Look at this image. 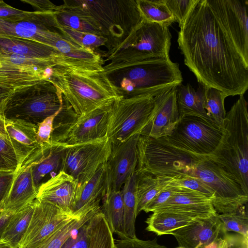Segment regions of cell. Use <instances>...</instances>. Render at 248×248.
Here are the masks:
<instances>
[{"label": "cell", "mask_w": 248, "mask_h": 248, "mask_svg": "<svg viewBox=\"0 0 248 248\" xmlns=\"http://www.w3.org/2000/svg\"><path fill=\"white\" fill-rule=\"evenodd\" d=\"M184 62L199 83L227 97L248 88V62L215 17L207 0H197L180 27L177 39Z\"/></svg>", "instance_id": "cell-1"}, {"label": "cell", "mask_w": 248, "mask_h": 248, "mask_svg": "<svg viewBox=\"0 0 248 248\" xmlns=\"http://www.w3.org/2000/svg\"><path fill=\"white\" fill-rule=\"evenodd\" d=\"M48 81L61 93L64 101L78 115L112 103L122 92L103 71L84 70L56 66Z\"/></svg>", "instance_id": "cell-2"}, {"label": "cell", "mask_w": 248, "mask_h": 248, "mask_svg": "<svg viewBox=\"0 0 248 248\" xmlns=\"http://www.w3.org/2000/svg\"><path fill=\"white\" fill-rule=\"evenodd\" d=\"M126 35L108 51L110 62L103 67L108 76L146 60L169 58L171 35L168 27L142 19Z\"/></svg>", "instance_id": "cell-3"}, {"label": "cell", "mask_w": 248, "mask_h": 248, "mask_svg": "<svg viewBox=\"0 0 248 248\" xmlns=\"http://www.w3.org/2000/svg\"><path fill=\"white\" fill-rule=\"evenodd\" d=\"M226 114L225 134L214 155L209 158L232 175L248 194V113L244 95Z\"/></svg>", "instance_id": "cell-4"}, {"label": "cell", "mask_w": 248, "mask_h": 248, "mask_svg": "<svg viewBox=\"0 0 248 248\" xmlns=\"http://www.w3.org/2000/svg\"><path fill=\"white\" fill-rule=\"evenodd\" d=\"M137 151L136 174L147 173L166 180L188 175L203 159L174 147L166 137L140 135Z\"/></svg>", "instance_id": "cell-5"}, {"label": "cell", "mask_w": 248, "mask_h": 248, "mask_svg": "<svg viewBox=\"0 0 248 248\" xmlns=\"http://www.w3.org/2000/svg\"><path fill=\"white\" fill-rule=\"evenodd\" d=\"M64 104L61 93L50 82L43 80L14 92L7 101L1 115L37 125L61 110Z\"/></svg>", "instance_id": "cell-6"}, {"label": "cell", "mask_w": 248, "mask_h": 248, "mask_svg": "<svg viewBox=\"0 0 248 248\" xmlns=\"http://www.w3.org/2000/svg\"><path fill=\"white\" fill-rule=\"evenodd\" d=\"M155 104V97L148 95L116 98L111 106L107 127V137L112 144L140 134L151 120Z\"/></svg>", "instance_id": "cell-7"}, {"label": "cell", "mask_w": 248, "mask_h": 248, "mask_svg": "<svg viewBox=\"0 0 248 248\" xmlns=\"http://www.w3.org/2000/svg\"><path fill=\"white\" fill-rule=\"evenodd\" d=\"M225 134L224 128L195 116L180 118L171 134L166 137L174 147L202 158H210Z\"/></svg>", "instance_id": "cell-8"}, {"label": "cell", "mask_w": 248, "mask_h": 248, "mask_svg": "<svg viewBox=\"0 0 248 248\" xmlns=\"http://www.w3.org/2000/svg\"><path fill=\"white\" fill-rule=\"evenodd\" d=\"M188 175L199 178L212 190V202L217 214L234 212L248 202V194L233 176L209 158L199 161Z\"/></svg>", "instance_id": "cell-9"}, {"label": "cell", "mask_w": 248, "mask_h": 248, "mask_svg": "<svg viewBox=\"0 0 248 248\" xmlns=\"http://www.w3.org/2000/svg\"><path fill=\"white\" fill-rule=\"evenodd\" d=\"M112 143L107 137L69 145L62 159L61 171L74 177L78 186L89 180L110 156Z\"/></svg>", "instance_id": "cell-10"}, {"label": "cell", "mask_w": 248, "mask_h": 248, "mask_svg": "<svg viewBox=\"0 0 248 248\" xmlns=\"http://www.w3.org/2000/svg\"><path fill=\"white\" fill-rule=\"evenodd\" d=\"M34 210L27 229L17 248H23L39 242L60 227L75 219L82 217L100 204L84 207L76 212L51 202L36 199Z\"/></svg>", "instance_id": "cell-11"}, {"label": "cell", "mask_w": 248, "mask_h": 248, "mask_svg": "<svg viewBox=\"0 0 248 248\" xmlns=\"http://www.w3.org/2000/svg\"><path fill=\"white\" fill-rule=\"evenodd\" d=\"M215 17L248 62V0H207Z\"/></svg>", "instance_id": "cell-12"}, {"label": "cell", "mask_w": 248, "mask_h": 248, "mask_svg": "<svg viewBox=\"0 0 248 248\" xmlns=\"http://www.w3.org/2000/svg\"><path fill=\"white\" fill-rule=\"evenodd\" d=\"M52 13L17 21L0 20V34L32 40L53 47L63 37Z\"/></svg>", "instance_id": "cell-13"}, {"label": "cell", "mask_w": 248, "mask_h": 248, "mask_svg": "<svg viewBox=\"0 0 248 248\" xmlns=\"http://www.w3.org/2000/svg\"><path fill=\"white\" fill-rule=\"evenodd\" d=\"M112 103L78 116L54 141L72 145L106 137L108 118Z\"/></svg>", "instance_id": "cell-14"}, {"label": "cell", "mask_w": 248, "mask_h": 248, "mask_svg": "<svg viewBox=\"0 0 248 248\" xmlns=\"http://www.w3.org/2000/svg\"><path fill=\"white\" fill-rule=\"evenodd\" d=\"M139 136L140 134H137L124 142L112 144L111 154L107 162L108 191L121 190L126 180L136 172Z\"/></svg>", "instance_id": "cell-15"}, {"label": "cell", "mask_w": 248, "mask_h": 248, "mask_svg": "<svg viewBox=\"0 0 248 248\" xmlns=\"http://www.w3.org/2000/svg\"><path fill=\"white\" fill-rule=\"evenodd\" d=\"M68 144L51 141L33 150L22 163L31 170L34 185L38 190L41 184L61 171L64 152Z\"/></svg>", "instance_id": "cell-16"}, {"label": "cell", "mask_w": 248, "mask_h": 248, "mask_svg": "<svg viewBox=\"0 0 248 248\" xmlns=\"http://www.w3.org/2000/svg\"><path fill=\"white\" fill-rule=\"evenodd\" d=\"M177 86L155 97L153 115L140 135L159 138L171 134L180 120L176 102Z\"/></svg>", "instance_id": "cell-17"}, {"label": "cell", "mask_w": 248, "mask_h": 248, "mask_svg": "<svg viewBox=\"0 0 248 248\" xmlns=\"http://www.w3.org/2000/svg\"><path fill=\"white\" fill-rule=\"evenodd\" d=\"M177 187L174 193L154 212H177L199 218L208 217L217 213L211 198L195 190Z\"/></svg>", "instance_id": "cell-18"}, {"label": "cell", "mask_w": 248, "mask_h": 248, "mask_svg": "<svg viewBox=\"0 0 248 248\" xmlns=\"http://www.w3.org/2000/svg\"><path fill=\"white\" fill-rule=\"evenodd\" d=\"M221 233V222L217 213L208 217L198 218L173 231L172 235L179 247L197 248L216 241Z\"/></svg>", "instance_id": "cell-19"}, {"label": "cell", "mask_w": 248, "mask_h": 248, "mask_svg": "<svg viewBox=\"0 0 248 248\" xmlns=\"http://www.w3.org/2000/svg\"><path fill=\"white\" fill-rule=\"evenodd\" d=\"M53 13L58 25L107 37L108 33L100 22L78 1H64Z\"/></svg>", "instance_id": "cell-20"}, {"label": "cell", "mask_w": 248, "mask_h": 248, "mask_svg": "<svg viewBox=\"0 0 248 248\" xmlns=\"http://www.w3.org/2000/svg\"><path fill=\"white\" fill-rule=\"evenodd\" d=\"M78 188V182L74 177L60 171L40 185L36 199L51 202L73 212Z\"/></svg>", "instance_id": "cell-21"}, {"label": "cell", "mask_w": 248, "mask_h": 248, "mask_svg": "<svg viewBox=\"0 0 248 248\" xmlns=\"http://www.w3.org/2000/svg\"><path fill=\"white\" fill-rule=\"evenodd\" d=\"M0 52L55 61L57 66L63 64L62 54L54 47L28 39L0 34Z\"/></svg>", "instance_id": "cell-22"}, {"label": "cell", "mask_w": 248, "mask_h": 248, "mask_svg": "<svg viewBox=\"0 0 248 248\" xmlns=\"http://www.w3.org/2000/svg\"><path fill=\"white\" fill-rule=\"evenodd\" d=\"M78 2L100 22L108 34L110 33L114 35L117 30L123 34L124 28L129 32L136 26L126 22L123 16H125L126 13L124 10L121 11L127 4L124 5V4L110 3V1L79 0Z\"/></svg>", "instance_id": "cell-23"}, {"label": "cell", "mask_w": 248, "mask_h": 248, "mask_svg": "<svg viewBox=\"0 0 248 248\" xmlns=\"http://www.w3.org/2000/svg\"><path fill=\"white\" fill-rule=\"evenodd\" d=\"M37 193L30 167L22 163L16 171L10 192L3 203V208L12 213L16 212L33 202Z\"/></svg>", "instance_id": "cell-24"}, {"label": "cell", "mask_w": 248, "mask_h": 248, "mask_svg": "<svg viewBox=\"0 0 248 248\" xmlns=\"http://www.w3.org/2000/svg\"><path fill=\"white\" fill-rule=\"evenodd\" d=\"M206 86L199 83L196 90L189 84L178 85L176 89V102L180 118L195 116L212 122L203 106Z\"/></svg>", "instance_id": "cell-25"}, {"label": "cell", "mask_w": 248, "mask_h": 248, "mask_svg": "<svg viewBox=\"0 0 248 248\" xmlns=\"http://www.w3.org/2000/svg\"><path fill=\"white\" fill-rule=\"evenodd\" d=\"M108 189L107 162L102 164L87 181L78 186L73 208L76 212L86 206L100 204Z\"/></svg>", "instance_id": "cell-26"}, {"label": "cell", "mask_w": 248, "mask_h": 248, "mask_svg": "<svg viewBox=\"0 0 248 248\" xmlns=\"http://www.w3.org/2000/svg\"><path fill=\"white\" fill-rule=\"evenodd\" d=\"M199 218L186 214L172 211L153 212L145 221L146 230L157 235L172 234L173 231Z\"/></svg>", "instance_id": "cell-27"}, {"label": "cell", "mask_w": 248, "mask_h": 248, "mask_svg": "<svg viewBox=\"0 0 248 248\" xmlns=\"http://www.w3.org/2000/svg\"><path fill=\"white\" fill-rule=\"evenodd\" d=\"M30 154L8 134L0 114V170L16 171Z\"/></svg>", "instance_id": "cell-28"}, {"label": "cell", "mask_w": 248, "mask_h": 248, "mask_svg": "<svg viewBox=\"0 0 248 248\" xmlns=\"http://www.w3.org/2000/svg\"><path fill=\"white\" fill-rule=\"evenodd\" d=\"M44 74L24 70L1 63L0 68V87L16 92L34 85L43 80L48 81Z\"/></svg>", "instance_id": "cell-29"}, {"label": "cell", "mask_w": 248, "mask_h": 248, "mask_svg": "<svg viewBox=\"0 0 248 248\" xmlns=\"http://www.w3.org/2000/svg\"><path fill=\"white\" fill-rule=\"evenodd\" d=\"M101 210V206L95 207L81 217L65 224L46 238L23 248H61L72 235Z\"/></svg>", "instance_id": "cell-30"}, {"label": "cell", "mask_w": 248, "mask_h": 248, "mask_svg": "<svg viewBox=\"0 0 248 248\" xmlns=\"http://www.w3.org/2000/svg\"><path fill=\"white\" fill-rule=\"evenodd\" d=\"M101 210L113 233L120 238L126 237L124 225V209L121 190H110L103 198Z\"/></svg>", "instance_id": "cell-31"}, {"label": "cell", "mask_w": 248, "mask_h": 248, "mask_svg": "<svg viewBox=\"0 0 248 248\" xmlns=\"http://www.w3.org/2000/svg\"><path fill=\"white\" fill-rule=\"evenodd\" d=\"M87 238V248H116L113 233L102 210L88 221Z\"/></svg>", "instance_id": "cell-32"}, {"label": "cell", "mask_w": 248, "mask_h": 248, "mask_svg": "<svg viewBox=\"0 0 248 248\" xmlns=\"http://www.w3.org/2000/svg\"><path fill=\"white\" fill-rule=\"evenodd\" d=\"M137 174L133 173L124 184L121 189L124 209V225L126 237L136 236L135 222L137 213V196L136 190Z\"/></svg>", "instance_id": "cell-33"}, {"label": "cell", "mask_w": 248, "mask_h": 248, "mask_svg": "<svg viewBox=\"0 0 248 248\" xmlns=\"http://www.w3.org/2000/svg\"><path fill=\"white\" fill-rule=\"evenodd\" d=\"M34 201L21 210L13 213L2 235L1 241L8 242L13 248H17L32 215Z\"/></svg>", "instance_id": "cell-34"}, {"label": "cell", "mask_w": 248, "mask_h": 248, "mask_svg": "<svg viewBox=\"0 0 248 248\" xmlns=\"http://www.w3.org/2000/svg\"><path fill=\"white\" fill-rule=\"evenodd\" d=\"M3 121L9 136L30 153L40 146L35 139L37 125L22 120L7 119L3 117Z\"/></svg>", "instance_id": "cell-35"}, {"label": "cell", "mask_w": 248, "mask_h": 248, "mask_svg": "<svg viewBox=\"0 0 248 248\" xmlns=\"http://www.w3.org/2000/svg\"><path fill=\"white\" fill-rule=\"evenodd\" d=\"M137 174V215L162 190L167 186V180L147 173Z\"/></svg>", "instance_id": "cell-36"}, {"label": "cell", "mask_w": 248, "mask_h": 248, "mask_svg": "<svg viewBox=\"0 0 248 248\" xmlns=\"http://www.w3.org/2000/svg\"><path fill=\"white\" fill-rule=\"evenodd\" d=\"M136 3L142 19L169 27L175 21L165 0H137Z\"/></svg>", "instance_id": "cell-37"}, {"label": "cell", "mask_w": 248, "mask_h": 248, "mask_svg": "<svg viewBox=\"0 0 248 248\" xmlns=\"http://www.w3.org/2000/svg\"><path fill=\"white\" fill-rule=\"evenodd\" d=\"M1 63L8 64L19 68L46 75L49 79V69L57 66L51 60L39 59L13 53L0 52Z\"/></svg>", "instance_id": "cell-38"}, {"label": "cell", "mask_w": 248, "mask_h": 248, "mask_svg": "<svg viewBox=\"0 0 248 248\" xmlns=\"http://www.w3.org/2000/svg\"><path fill=\"white\" fill-rule=\"evenodd\" d=\"M227 96L221 91L206 86L203 106L213 123L224 128L226 117L224 100Z\"/></svg>", "instance_id": "cell-39"}, {"label": "cell", "mask_w": 248, "mask_h": 248, "mask_svg": "<svg viewBox=\"0 0 248 248\" xmlns=\"http://www.w3.org/2000/svg\"><path fill=\"white\" fill-rule=\"evenodd\" d=\"M247 204L234 212L217 214L221 222V232H233L248 238V216Z\"/></svg>", "instance_id": "cell-40"}, {"label": "cell", "mask_w": 248, "mask_h": 248, "mask_svg": "<svg viewBox=\"0 0 248 248\" xmlns=\"http://www.w3.org/2000/svg\"><path fill=\"white\" fill-rule=\"evenodd\" d=\"M58 30L65 39L82 47L93 50L95 47L107 46L108 42V37L79 31L59 25Z\"/></svg>", "instance_id": "cell-41"}, {"label": "cell", "mask_w": 248, "mask_h": 248, "mask_svg": "<svg viewBox=\"0 0 248 248\" xmlns=\"http://www.w3.org/2000/svg\"><path fill=\"white\" fill-rule=\"evenodd\" d=\"M167 186L185 187L199 192L206 196L213 199L212 190L199 178L190 175L168 180Z\"/></svg>", "instance_id": "cell-42"}, {"label": "cell", "mask_w": 248, "mask_h": 248, "mask_svg": "<svg viewBox=\"0 0 248 248\" xmlns=\"http://www.w3.org/2000/svg\"><path fill=\"white\" fill-rule=\"evenodd\" d=\"M43 13L29 12L14 8L0 0V20L8 21H17L33 19L40 16Z\"/></svg>", "instance_id": "cell-43"}, {"label": "cell", "mask_w": 248, "mask_h": 248, "mask_svg": "<svg viewBox=\"0 0 248 248\" xmlns=\"http://www.w3.org/2000/svg\"><path fill=\"white\" fill-rule=\"evenodd\" d=\"M197 0H165L179 28Z\"/></svg>", "instance_id": "cell-44"}, {"label": "cell", "mask_w": 248, "mask_h": 248, "mask_svg": "<svg viewBox=\"0 0 248 248\" xmlns=\"http://www.w3.org/2000/svg\"><path fill=\"white\" fill-rule=\"evenodd\" d=\"M156 238L144 240L135 238L125 237L115 239L116 248H169L157 243Z\"/></svg>", "instance_id": "cell-45"}, {"label": "cell", "mask_w": 248, "mask_h": 248, "mask_svg": "<svg viewBox=\"0 0 248 248\" xmlns=\"http://www.w3.org/2000/svg\"><path fill=\"white\" fill-rule=\"evenodd\" d=\"M60 111L49 116L37 125L36 140L40 145L50 142L53 131V123L55 118Z\"/></svg>", "instance_id": "cell-46"}, {"label": "cell", "mask_w": 248, "mask_h": 248, "mask_svg": "<svg viewBox=\"0 0 248 248\" xmlns=\"http://www.w3.org/2000/svg\"><path fill=\"white\" fill-rule=\"evenodd\" d=\"M218 248H248V238L239 233H224L218 238Z\"/></svg>", "instance_id": "cell-47"}, {"label": "cell", "mask_w": 248, "mask_h": 248, "mask_svg": "<svg viewBox=\"0 0 248 248\" xmlns=\"http://www.w3.org/2000/svg\"><path fill=\"white\" fill-rule=\"evenodd\" d=\"M88 222L72 235L61 248H87Z\"/></svg>", "instance_id": "cell-48"}, {"label": "cell", "mask_w": 248, "mask_h": 248, "mask_svg": "<svg viewBox=\"0 0 248 248\" xmlns=\"http://www.w3.org/2000/svg\"><path fill=\"white\" fill-rule=\"evenodd\" d=\"M177 188V187H166L144 207L143 211L146 213L154 212L165 203L174 193Z\"/></svg>", "instance_id": "cell-49"}, {"label": "cell", "mask_w": 248, "mask_h": 248, "mask_svg": "<svg viewBox=\"0 0 248 248\" xmlns=\"http://www.w3.org/2000/svg\"><path fill=\"white\" fill-rule=\"evenodd\" d=\"M15 174L13 170H0V205H3L10 192Z\"/></svg>", "instance_id": "cell-50"}, {"label": "cell", "mask_w": 248, "mask_h": 248, "mask_svg": "<svg viewBox=\"0 0 248 248\" xmlns=\"http://www.w3.org/2000/svg\"><path fill=\"white\" fill-rule=\"evenodd\" d=\"M21 1L31 5L35 10L34 11L42 13H53L59 6L53 4L49 0H21Z\"/></svg>", "instance_id": "cell-51"}, {"label": "cell", "mask_w": 248, "mask_h": 248, "mask_svg": "<svg viewBox=\"0 0 248 248\" xmlns=\"http://www.w3.org/2000/svg\"><path fill=\"white\" fill-rule=\"evenodd\" d=\"M13 213L3 209L0 210V241L6 225Z\"/></svg>", "instance_id": "cell-52"}, {"label": "cell", "mask_w": 248, "mask_h": 248, "mask_svg": "<svg viewBox=\"0 0 248 248\" xmlns=\"http://www.w3.org/2000/svg\"><path fill=\"white\" fill-rule=\"evenodd\" d=\"M14 91L0 87V114H1L4 107Z\"/></svg>", "instance_id": "cell-53"}, {"label": "cell", "mask_w": 248, "mask_h": 248, "mask_svg": "<svg viewBox=\"0 0 248 248\" xmlns=\"http://www.w3.org/2000/svg\"><path fill=\"white\" fill-rule=\"evenodd\" d=\"M218 238L216 241L210 244L201 246L197 248H218Z\"/></svg>", "instance_id": "cell-54"}, {"label": "cell", "mask_w": 248, "mask_h": 248, "mask_svg": "<svg viewBox=\"0 0 248 248\" xmlns=\"http://www.w3.org/2000/svg\"><path fill=\"white\" fill-rule=\"evenodd\" d=\"M0 248H13L11 246L5 241H0Z\"/></svg>", "instance_id": "cell-55"}, {"label": "cell", "mask_w": 248, "mask_h": 248, "mask_svg": "<svg viewBox=\"0 0 248 248\" xmlns=\"http://www.w3.org/2000/svg\"><path fill=\"white\" fill-rule=\"evenodd\" d=\"M3 209V205H0V210Z\"/></svg>", "instance_id": "cell-56"}, {"label": "cell", "mask_w": 248, "mask_h": 248, "mask_svg": "<svg viewBox=\"0 0 248 248\" xmlns=\"http://www.w3.org/2000/svg\"><path fill=\"white\" fill-rule=\"evenodd\" d=\"M1 67V62H0V68Z\"/></svg>", "instance_id": "cell-57"}, {"label": "cell", "mask_w": 248, "mask_h": 248, "mask_svg": "<svg viewBox=\"0 0 248 248\" xmlns=\"http://www.w3.org/2000/svg\"><path fill=\"white\" fill-rule=\"evenodd\" d=\"M184 248L179 247L178 248Z\"/></svg>", "instance_id": "cell-58"}]
</instances>
